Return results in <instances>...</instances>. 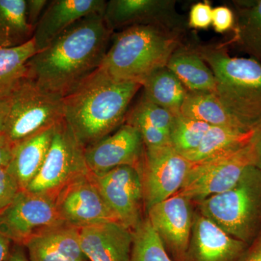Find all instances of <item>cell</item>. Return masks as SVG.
Wrapping results in <instances>:
<instances>
[{
  "mask_svg": "<svg viewBox=\"0 0 261 261\" xmlns=\"http://www.w3.org/2000/svg\"><path fill=\"white\" fill-rule=\"evenodd\" d=\"M113 34L103 15L82 19L29 59L27 78L66 97L100 67Z\"/></svg>",
  "mask_w": 261,
  "mask_h": 261,
  "instance_id": "6da1fadb",
  "label": "cell"
},
{
  "mask_svg": "<svg viewBox=\"0 0 261 261\" xmlns=\"http://www.w3.org/2000/svg\"><path fill=\"white\" fill-rule=\"evenodd\" d=\"M142 85L113 80L100 68L64 99V118L84 148L125 123L128 108Z\"/></svg>",
  "mask_w": 261,
  "mask_h": 261,
  "instance_id": "7a4b0ae2",
  "label": "cell"
},
{
  "mask_svg": "<svg viewBox=\"0 0 261 261\" xmlns=\"http://www.w3.org/2000/svg\"><path fill=\"white\" fill-rule=\"evenodd\" d=\"M212 70L215 94L244 129L261 123V63L251 58H233L221 46L194 47Z\"/></svg>",
  "mask_w": 261,
  "mask_h": 261,
  "instance_id": "3957f363",
  "label": "cell"
},
{
  "mask_svg": "<svg viewBox=\"0 0 261 261\" xmlns=\"http://www.w3.org/2000/svg\"><path fill=\"white\" fill-rule=\"evenodd\" d=\"M181 37L151 25H135L113 33L99 68L113 80L142 85L151 73L166 67L181 45Z\"/></svg>",
  "mask_w": 261,
  "mask_h": 261,
  "instance_id": "277c9868",
  "label": "cell"
},
{
  "mask_svg": "<svg viewBox=\"0 0 261 261\" xmlns=\"http://www.w3.org/2000/svg\"><path fill=\"white\" fill-rule=\"evenodd\" d=\"M195 204L225 232L252 245L261 234V170L250 166L229 190Z\"/></svg>",
  "mask_w": 261,
  "mask_h": 261,
  "instance_id": "5b68a950",
  "label": "cell"
},
{
  "mask_svg": "<svg viewBox=\"0 0 261 261\" xmlns=\"http://www.w3.org/2000/svg\"><path fill=\"white\" fill-rule=\"evenodd\" d=\"M4 135L16 145L64 118V99L25 77L9 98Z\"/></svg>",
  "mask_w": 261,
  "mask_h": 261,
  "instance_id": "8992f818",
  "label": "cell"
},
{
  "mask_svg": "<svg viewBox=\"0 0 261 261\" xmlns=\"http://www.w3.org/2000/svg\"><path fill=\"white\" fill-rule=\"evenodd\" d=\"M84 149L63 118L55 126L50 147L40 171L25 190L56 199L67 185L89 174Z\"/></svg>",
  "mask_w": 261,
  "mask_h": 261,
  "instance_id": "52a82bcc",
  "label": "cell"
},
{
  "mask_svg": "<svg viewBox=\"0 0 261 261\" xmlns=\"http://www.w3.org/2000/svg\"><path fill=\"white\" fill-rule=\"evenodd\" d=\"M254 166L250 143L243 148L192 163L178 195L198 202L234 186L247 168Z\"/></svg>",
  "mask_w": 261,
  "mask_h": 261,
  "instance_id": "ba28073f",
  "label": "cell"
},
{
  "mask_svg": "<svg viewBox=\"0 0 261 261\" xmlns=\"http://www.w3.org/2000/svg\"><path fill=\"white\" fill-rule=\"evenodd\" d=\"M192 165L171 145L145 148L138 168L143 187L145 210L177 194Z\"/></svg>",
  "mask_w": 261,
  "mask_h": 261,
  "instance_id": "9c48e42d",
  "label": "cell"
},
{
  "mask_svg": "<svg viewBox=\"0 0 261 261\" xmlns=\"http://www.w3.org/2000/svg\"><path fill=\"white\" fill-rule=\"evenodd\" d=\"M62 223L56 199L25 190L0 212V232L21 246L35 233Z\"/></svg>",
  "mask_w": 261,
  "mask_h": 261,
  "instance_id": "30bf717a",
  "label": "cell"
},
{
  "mask_svg": "<svg viewBox=\"0 0 261 261\" xmlns=\"http://www.w3.org/2000/svg\"><path fill=\"white\" fill-rule=\"evenodd\" d=\"M103 17L113 33L135 25H151L182 36L188 28L173 0H111Z\"/></svg>",
  "mask_w": 261,
  "mask_h": 261,
  "instance_id": "8fae6325",
  "label": "cell"
},
{
  "mask_svg": "<svg viewBox=\"0 0 261 261\" xmlns=\"http://www.w3.org/2000/svg\"><path fill=\"white\" fill-rule=\"evenodd\" d=\"M91 175L117 220L135 231L144 219L145 208L139 168L123 166L99 176Z\"/></svg>",
  "mask_w": 261,
  "mask_h": 261,
  "instance_id": "7c38bea8",
  "label": "cell"
},
{
  "mask_svg": "<svg viewBox=\"0 0 261 261\" xmlns=\"http://www.w3.org/2000/svg\"><path fill=\"white\" fill-rule=\"evenodd\" d=\"M56 204L62 221L79 228L118 221L90 173L65 187L56 196Z\"/></svg>",
  "mask_w": 261,
  "mask_h": 261,
  "instance_id": "4fadbf2b",
  "label": "cell"
},
{
  "mask_svg": "<svg viewBox=\"0 0 261 261\" xmlns=\"http://www.w3.org/2000/svg\"><path fill=\"white\" fill-rule=\"evenodd\" d=\"M192 202L176 194L149 207L147 218L168 254L176 261L185 260L191 238Z\"/></svg>",
  "mask_w": 261,
  "mask_h": 261,
  "instance_id": "5bb4252c",
  "label": "cell"
},
{
  "mask_svg": "<svg viewBox=\"0 0 261 261\" xmlns=\"http://www.w3.org/2000/svg\"><path fill=\"white\" fill-rule=\"evenodd\" d=\"M145 149L139 130L124 123L111 135L86 147L84 156L89 173L99 176L120 166L139 168Z\"/></svg>",
  "mask_w": 261,
  "mask_h": 261,
  "instance_id": "9a60e30c",
  "label": "cell"
},
{
  "mask_svg": "<svg viewBox=\"0 0 261 261\" xmlns=\"http://www.w3.org/2000/svg\"><path fill=\"white\" fill-rule=\"evenodd\" d=\"M249 247L197 210L184 261H243Z\"/></svg>",
  "mask_w": 261,
  "mask_h": 261,
  "instance_id": "2e32d148",
  "label": "cell"
},
{
  "mask_svg": "<svg viewBox=\"0 0 261 261\" xmlns=\"http://www.w3.org/2000/svg\"><path fill=\"white\" fill-rule=\"evenodd\" d=\"M106 4L105 0L49 1L34 29L32 39L37 53L82 19L92 15H104Z\"/></svg>",
  "mask_w": 261,
  "mask_h": 261,
  "instance_id": "e0dca14e",
  "label": "cell"
},
{
  "mask_svg": "<svg viewBox=\"0 0 261 261\" xmlns=\"http://www.w3.org/2000/svg\"><path fill=\"white\" fill-rule=\"evenodd\" d=\"M82 250L89 261H130L134 231L118 221L80 228Z\"/></svg>",
  "mask_w": 261,
  "mask_h": 261,
  "instance_id": "ac0fdd59",
  "label": "cell"
},
{
  "mask_svg": "<svg viewBox=\"0 0 261 261\" xmlns=\"http://www.w3.org/2000/svg\"><path fill=\"white\" fill-rule=\"evenodd\" d=\"M23 246L29 261H89L81 247L80 228L65 223L35 233Z\"/></svg>",
  "mask_w": 261,
  "mask_h": 261,
  "instance_id": "d6986e66",
  "label": "cell"
},
{
  "mask_svg": "<svg viewBox=\"0 0 261 261\" xmlns=\"http://www.w3.org/2000/svg\"><path fill=\"white\" fill-rule=\"evenodd\" d=\"M174 113L142 97L127 113L125 123L140 132L146 149L171 145L170 132Z\"/></svg>",
  "mask_w": 261,
  "mask_h": 261,
  "instance_id": "ffe728a7",
  "label": "cell"
},
{
  "mask_svg": "<svg viewBox=\"0 0 261 261\" xmlns=\"http://www.w3.org/2000/svg\"><path fill=\"white\" fill-rule=\"evenodd\" d=\"M55 126L22 141L15 145L7 169L25 190L40 171L50 147Z\"/></svg>",
  "mask_w": 261,
  "mask_h": 261,
  "instance_id": "44dd1931",
  "label": "cell"
},
{
  "mask_svg": "<svg viewBox=\"0 0 261 261\" xmlns=\"http://www.w3.org/2000/svg\"><path fill=\"white\" fill-rule=\"evenodd\" d=\"M166 67L190 92H216L214 73L194 47L181 44L170 58Z\"/></svg>",
  "mask_w": 261,
  "mask_h": 261,
  "instance_id": "7402d4cb",
  "label": "cell"
},
{
  "mask_svg": "<svg viewBox=\"0 0 261 261\" xmlns=\"http://www.w3.org/2000/svg\"><path fill=\"white\" fill-rule=\"evenodd\" d=\"M235 8L233 42L261 63V0L233 1Z\"/></svg>",
  "mask_w": 261,
  "mask_h": 261,
  "instance_id": "603a6c76",
  "label": "cell"
},
{
  "mask_svg": "<svg viewBox=\"0 0 261 261\" xmlns=\"http://www.w3.org/2000/svg\"><path fill=\"white\" fill-rule=\"evenodd\" d=\"M253 132L211 126L199 147L185 158L191 163H198L239 150L250 143Z\"/></svg>",
  "mask_w": 261,
  "mask_h": 261,
  "instance_id": "cb8c5ba5",
  "label": "cell"
},
{
  "mask_svg": "<svg viewBox=\"0 0 261 261\" xmlns=\"http://www.w3.org/2000/svg\"><path fill=\"white\" fill-rule=\"evenodd\" d=\"M144 96L174 114L180 112L188 90L167 67L160 68L142 83Z\"/></svg>",
  "mask_w": 261,
  "mask_h": 261,
  "instance_id": "d4e9b609",
  "label": "cell"
},
{
  "mask_svg": "<svg viewBox=\"0 0 261 261\" xmlns=\"http://www.w3.org/2000/svg\"><path fill=\"white\" fill-rule=\"evenodd\" d=\"M180 113L210 126L231 127L248 132L233 119L214 92L188 91Z\"/></svg>",
  "mask_w": 261,
  "mask_h": 261,
  "instance_id": "484cf974",
  "label": "cell"
},
{
  "mask_svg": "<svg viewBox=\"0 0 261 261\" xmlns=\"http://www.w3.org/2000/svg\"><path fill=\"white\" fill-rule=\"evenodd\" d=\"M34 32L27 22L25 0H0V48L23 45Z\"/></svg>",
  "mask_w": 261,
  "mask_h": 261,
  "instance_id": "4316f807",
  "label": "cell"
},
{
  "mask_svg": "<svg viewBox=\"0 0 261 261\" xmlns=\"http://www.w3.org/2000/svg\"><path fill=\"white\" fill-rule=\"evenodd\" d=\"M36 53L33 39L19 47L0 48V100L9 99L27 77V63Z\"/></svg>",
  "mask_w": 261,
  "mask_h": 261,
  "instance_id": "83f0119b",
  "label": "cell"
},
{
  "mask_svg": "<svg viewBox=\"0 0 261 261\" xmlns=\"http://www.w3.org/2000/svg\"><path fill=\"white\" fill-rule=\"evenodd\" d=\"M211 126L204 122L183 116L180 112L176 113L170 132L171 147L186 157L199 147Z\"/></svg>",
  "mask_w": 261,
  "mask_h": 261,
  "instance_id": "f1b7e54d",
  "label": "cell"
},
{
  "mask_svg": "<svg viewBox=\"0 0 261 261\" xmlns=\"http://www.w3.org/2000/svg\"><path fill=\"white\" fill-rule=\"evenodd\" d=\"M130 261H173L147 216L134 231Z\"/></svg>",
  "mask_w": 261,
  "mask_h": 261,
  "instance_id": "f546056e",
  "label": "cell"
},
{
  "mask_svg": "<svg viewBox=\"0 0 261 261\" xmlns=\"http://www.w3.org/2000/svg\"><path fill=\"white\" fill-rule=\"evenodd\" d=\"M20 190L18 181L7 168H0V212L11 203Z\"/></svg>",
  "mask_w": 261,
  "mask_h": 261,
  "instance_id": "4dcf8cb0",
  "label": "cell"
},
{
  "mask_svg": "<svg viewBox=\"0 0 261 261\" xmlns=\"http://www.w3.org/2000/svg\"><path fill=\"white\" fill-rule=\"evenodd\" d=\"M212 10L208 2L197 3L192 7L189 15L188 27L207 29L212 25Z\"/></svg>",
  "mask_w": 261,
  "mask_h": 261,
  "instance_id": "1f68e13d",
  "label": "cell"
},
{
  "mask_svg": "<svg viewBox=\"0 0 261 261\" xmlns=\"http://www.w3.org/2000/svg\"><path fill=\"white\" fill-rule=\"evenodd\" d=\"M234 24L235 15L233 10L226 6L213 8L212 25L216 32L223 34L232 30Z\"/></svg>",
  "mask_w": 261,
  "mask_h": 261,
  "instance_id": "d6a6232c",
  "label": "cell"
},
{
  "mask_svg": "<svg viewBox=\"0 0 261 261\" xmlns=\"http://www.w3.org/2000/svg\"><path fill=\"white\" fill-rule=\"evenodd\" d=\"M49 1L47 0H25V15L31 27L35 29Z\"/></svg>",
  "mask_w": 261,
  "mask_h": 261,
  "instance_id": "836d02e7",
  "label": "cell"
},
{
  "mask_svg": "<svg viewBox=\"0 0 261 261\" xmlns=\"http://www.w3.org/2000/svg\"><path fill=\"white\" fill-rule=\"evenodd\" d=\"M14 147V144L4 134L0 135V168L8 167L13 157Z\"/></svg>",
  "mask_w": 261,
  "mask_h": 261,
  "instance_id": "e575fe53",
  "label": "cell"
},
{
  "mask_svg": "<svg viewBox=\"0 0 261 261\" xmlns=\"http://www.w3.org/2000/svg\"><path fill=\"white\" fill-rule=\"evenodd\" d=\"M250 146L254 166L261 170V123L254 130Z\"/></svg>",
  "mask_w": 261,
  "mask_h": 261,
  "instance_id": "d590c367",
  "label": "cell"
},
{
  "mask_svg": "<svg viewBox=\"0 0 261 261\" xmlns=\"http://www.w3.org/2000/svg\"><path fill=\"white\" fill-rule=\"evenodd\" d=\"M243 261H261V234L250 245Z\"/></svg>",
  "mask_w": 261,
  "mask_h": 261,
  "instance_id": "8d00e7d4",
  "label": "cell"
},
{
  "mask_svg": "<svg viewBox=\"0 0 261 261\" xmlns=\"http://www.w3.org/2000/svg\"><path fill=\"white\" fill-rule=\"evenodd\" d=\"M5 261H29L23 250V246L15 245L12 247L9 255Z\"/></svg>",
  "mask_w": 261,
  "mask_h": 261,
  "instance_id": "74e56055",
  "label": "cell"
},
{
  "mask_svg": "<svg viewBox=\"0 0 261 261\" xmlns=\"http://www.w3.org/2000/svg\"><path fill=\"white\" fill-rule=\"evenodd\" d=\"M10 110L9 99L0 100V135L4 134L5 125Z\"/></svg>",
  "mask_w": 261,
  "mask_h": 261,
  "instance_id": "f35d334b",
  "label": "cell"
},
{
  "mask_svg": "<svg viewBox=\"0 0 261 261\" xmlns=\"http://www.w3.org/2000/svg\"><path fill=\"white\" fill-rule=\"evenodd\" d=\"M11 243L9 238L0 232V261L6 260L11 250Z\"/></svg>",
  "mask_w": 261,
  "mask_h": 261,
  "instance_id": "ab89813d",
  "label": "cell"
}]
</instances>
